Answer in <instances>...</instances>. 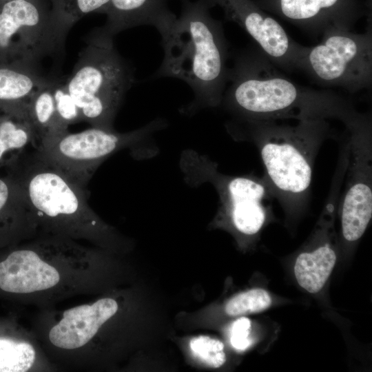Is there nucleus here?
<instances>
[{
    "label": "nucleus",
    "mask_w": 372,
    "mask_h": 372,
    "mask_svg": "<svg viewBox=\"0 0 372 372\" xmlns=\"http://www.w3.org/2000/svg\"><path fill=\"white\" fill-rule=\"evenodd\" d=\"M229 82L222 101L248 121L336 118L345 123L358 114L339 94L304 87L287 77L257 45L236 57Z\"/></svg>",
    "instance_id": "1"
},
{
    "label": "nucleus",
    "mask_w": 372,
    "mask_h": 372,
    "mask_svg": "<svg viewBox=\"0 0 372 372\" xmlns=\"http://www.w3.org/2000/svg\"><path fill=\"white\" fill-rule=\"evenodd\" d=\"M182 12L162 38L164 58L156 77L185 81L194 104L216 106L228 81V50L220 21L213 19L206 0L183 1Z\"/></svg>",
    "instance_id": "2"
},
{
    "label": "nucleus",
    "mask_w": 372,
    "mask_h": 372,
    "mask_svg": "<svg viewBox=\"0 0 372 372\" xmlns=\"http://www.w3.org/2000/svg\"><path fill=\"white\" fill-rule=\"evenodd\" d=\"M113 36L102 28L88 37L65 85L92 127L114 130L113 122L134 82L132 67L117 52Z\"/></svg>",
    "instance_id": "3"
},
{
    "label": "nucleus",
    "mask_w": 372,
    "mask_h": 372,
    "mask_svg": "<svg viewBox=\"0 0 372 372\" xmlns=\"http://www.w3.org/2000/svg\"><path fill=\"white\" fill-rule=\"evenodd\" d=\"M298 121L294 126L275 121H248L271 188L284 204H300L307 194L315 147L329 131L324 118Z\"/></svg>",
    "instance_id": "4"
},
{
    "label": "nucleus",
    "mask_w": 372,
    "mask_h": 372,
    "mask_svg": "<svg viewBox=\"0 0 372 372\" xmlns=\"http://www.w3.org/2000/svg\"><path fill=\"white\" fill-rule=\"evenodd\" d=\"M367 19L363 33L335 27L326 30L319 43L306 47L299 70L318 84L351 93L371 87L372 30L369 16Z\"/></svg>",
    "instance_id": "5"
},
{
    "label": "nucleus",
    "mask_w": 372,
    "mask_h": 372,
    "mask_svg": "<svg viewBox=\"0 0 372 372\" xmlns=\"http://www.w3.org/2000/svg\"><path fill=\"white\" fill-rule=\"evenodd\" d=\"M67 32L54 20L46 0L0 3V63L34 65L63 48Z\"/></svg>",
    "instance_id": "6"
},
{
    "label": "nucleus",
    "mask_w": 372,
    "mask_h": 372,
    "mask_svg": "<svg viewBox=\"0 0 372 372\" xmlns=\"http://www.w3.org/2000/svg\"><path fill=\"white\" fill-rule=\"evenodd\" d=\"M159 125V122H154L127 133L94 127L77 133L65 130L43 138L35 149L73 181L86 188L106 158L134 145Z\"/></svg>",
    "instance_id": "7"
},
{
    "label": "nucleus",
    "mask_w": 372,
    "mask_h": 372,
    "mask_svg": "<svg viewBox=\"0 0 372 372\" xmlns=\"http://www.w3.org/2000/svg\"><path fill=\"white\" fill-rule=\"evenodd\" d=\"M348 141L347 179L342 199L341 224L344 239L358 240L372 216L371 124L369 116L360 114L345 125Z\"/></svg>",
    "instance_id": "8"
},
{
    "label": "nucleus",
    "mask_w": 372,
    "mask_h": 372,
    "mask_svg": "<svg viewBox=\"0 0 372 372\" xmlns=\"http://www.w3.org/2000/svg\"><path fill=\"white\" fill-rule=\"evenodd\" d=\"M210 8L219 6L227 19L239 25L278 68L299 70L306 47L294 41L282 25L254 0H206Z\"/></svg>",
    "instance_id": "9"
},
{
    "label": "nucleus",
    "mask_w": 372,
    "mask_h": 372,
    "mask_svg": "<svg viewBox=\"0 0 372 372\" xmlns=\"http://www.w3.org/2000/svg\"><path fill=\"white\" fill-rule=\"evenodd\" d=\"M261 8L314 38L328 28L351 30L371 13V0H254Z\"/></svg>",
    "instance_id": "10"
},
{
    "label": "nucleus",
    "mask_w": 372,
    "mask_h": 372,
    "mask_svg": "<svg viewBox=\"0 0 372 372\" xmlns=\"http://www.w3.org/2000/svg\"><path fill=\"white\" fill-rule=\"evenodd\" d=\"M60 280L57 270L31 249H14L0 260V290L28 293L50 289Z\"/></svg>",
    "instance_id": "11"
},
{
    "label": "nucleus",
    "mask_w": 372,
    "mask_h": 372,
    "mask_svg": "<svg viewBox=\"0 0 372 372\" xmlns=\"http://www.w3.org/2000/svg\"><path fill=\"white\" fill-rule=\"evenodd\" d=\"M118 310L117 302L109 298L83 304L63 312V317L49 333L50 342L57 347L74 349L87 344L99 328Z\"/></svg>",
    "instance_id": "12"
},
{
    "label": "nucleus",
    "mask_w": 372,
    "mask_h": 372,
    "mask_svg": "<svg viewBox=\"0 0 372 372\" xmlns=\"http://www.w3.org/2000/svg\"><path fill=\"white\" fill-rule=\"evenodd\" d=\"M224 190L223 203L228 207L235 227L246 235L258 233L266 219L264 201L268 191L265 182L235 177L227 181Z\"/></svg>",
    "instance_id": "13"
},
{
    "label": "nucleus",
    "mask_w": 372,
    "mask_h": 372,
    "mask_svg": "<svg viewBox=\"0 0 372 372\" xmlns=\"http://www.w3.org/2000/svg\"><path fill=\"white\" fill-rule=\"evenodd\" d=\"M107 21L101 27L112 36L133 27L154 26L163 38L176 20L167 0H110Z\"/></svg>",
    "instance_id": "14"
},
{
    "label": "nucleus",
    "mask_w": 372,
    "mask_h": 372,
    "mask_svg": "<svg viewBox=\"0 0 372 372\" xmlns=\"http://www.w3.org/2000/svg\"><path fill=\"white\" fill-rule=\"evenodd\" d=\"M50 80L40 75L33 65L0 63V112L28 113L31 96Z\"/></svg>",
    "instance_id": "15"
},
{
    "label": "nucleus",
    "mask_w": 372,
    "mask_h": 372,
    "mask_svg": "<svg viewBox=\"0 0 372 372\" xmlns=\"http://www.w3.org/2000/svg\"><path fill=\"white\" fill-rule=\"evenodd\" d=\"M36 147L34 129L25 112H0V169L29 147Z\"/></svg>",
    "instance_id": "16"
},
{
    "label": "nucleus",
    "mask_w": 372,
    "mask_h": 372,
    "mask_svg": "<svg viewBox=\"0 0 372 372\" xmlns=\"http://www.w3.org/2000/svg\"><path fill=\"white\" fill-rule=\"evenodd\" d=\"M33 214L21 189L6 175L0 176V245L10 243Z\"/></svg>",
    "instance_id": "17"
},
{
    "label": "nucleus",
    "mask_w": 372,
    "mask_h": 372,
    "mask_svg": "<svg viewBox=\"0 0 372 372\" xmlns=\"http://www.w3.org/2000/svg\"><path fill=\"white\" fill-rule=\"evenodd\" d=\"M335 262V252L329 243L311 252L300 254L294 265L298 283L311 293L318 292L329 278Z\"/></svg>",
    "instance_id": "18"
},
{
    "label": "nucleus",
    "mask_w": 372,
    "mask_h": 372,
    "mask_svg": "<svg viewBox=\"0 0 372 372\" xmlns=\"http://www.w3.org/2000/svg\"><path fill=\"white\" fill-rule=\"evenodd\" d=\"M55 81L50 79L39 87L31 96L28 105V114L36 137V147L45 137L65 130L56 116L53 95Z\"/></svg>",
    "instance_id": "19"
},
{
    "label": "nucleus",
    "mask_w": 372,
    "mask_h": 372,
    "mask_svg": "<svg viewBox=\"0 0 372 372\" xmlns=\"http://www.w3.org/2000/svg\"><path fill=\"white\" fill-rule=\"evenodd\" d=\"M51 12L62 28L69 30L85 15L105 13L110 0H50Z\"/></svg>",
    "instance_id": "20"
},
{
    "label": "nucleus",
    "mask_w": 372,
    "mask_h": 372,
    "mask_svg": "<svg viewBox=\"0 0 372 372\" xmlns=\"http://www.w3.org/2000/svg\"><path fill=\"white\" fill-rule=\"evenodd\" d=\"M35 351L28 342L0 335V372H25L33 365Z\"/></svg>",
    "instance_id": "21"
},
{
    "label": "nucleus",
    "mask_w": 372,
    "mask_h": 372,
    "mask_svg": "<svg viewBox=\"0 0 372 372\" xmlns=\"http://www.w3.org/2000/svg\"><path fill=\"white\" fill-rule=\"evenodd\" d=\"M271 298L267 291L253 289L231 298L227 302L225 310L229 316H239L265 311L271 306Z\"/></svg>",
    "instance_id": "22"
},
{
    "label": "nucleus",
    "mask_w": 372,
    "mask_h": 372,
    "mask_svg": "<svg viewBox=\"0 0 372 372\" xmlns=\"http://www.w3.org/2000/svg\"><path fill=\"white\" fill-rule=\"evenodd\" d=\"M193 355L201 362L211 368H219L226 362L223 343L207 335L192 338L189 342Z\"/></svg>",
    "instance_id": "23"
},
{
    "label": "nucleus",
    "mask_w": 372,
    "mask_h": 372,
    "mask_svg": "<svg viewBox=\"0 0 372 372\" xmlns=\"http://www.w3.org/2000/svg\"><path fill=\"white\" fill-rule=\"evenodd\" d=\"M53 95L57 118L63 128L83 121L81 112L69 93L65 83L56 81L53 85Z\"/></svg>",
    "instance_id": "24"
},
{
    "label": "nucleus",
    "mask_w": 372,
    "mask_h": 372,
    "mask_svg": "<svg viewBox=\"0 0 372 372\" xmlns=\"http://www.w3.org/2000/svg\"><path fill=\"white\" fill-rule=\"evenodd\" d=\"M251 321L242 317L233 322L230 330V342L238 351L246 350L252 343L250 338Z\"/></svg>",
    "instance_id": "25"
},
{
    "label": "nucleus",
    "mask_w": 372,
    "mask_h": 372,
    "mask_svg": "<svg viewBox=\"0 0 372 372\" xmlns=\"http://www.w3.org/2000/svg\"><path fill=\"white\" fill-rule=\"evenodd\" d=\"M8 1H10V0H0V3H2L3 2Z\"/></svg>",
    "instance_id": "26"
},
{
    "label": "nucleus",
    "mask_w": 372,
    "mask_h": 372,
    "mask_svg": "<svg viewBox=\"0 0 372 372\" xmlns=\"http://www.w3.org/2000/svg\"></svg>",
    "instance_id": "27"
}]
</instances>
